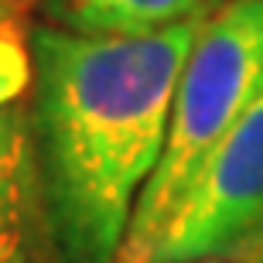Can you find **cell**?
Here are the masks:
<instances>
[{
    "mask_svg": "<svg viewBox=\"0 0 263 263\" xmlns=\"http://www.w3.org/2000/svg\"><path fill=\"white\" fill-rule=\"evenodd\" d=\"M195 263H236V260H195Z\"/></svg>",
    "mask_w": 263,
    "mask_h": 263,
    "instance_id": "6",
    "label": "cell"
},
{
    "mask_svg": "<svg viewBox=\"0 0 263 263\" xmlns=\"http://www.w3.org/2000/svg\"><path fill=\"white\" fill-rule=\"evenodd\" d=\"M263 96V0H226L202 21L175 89L167 144L137 198L117 263L134 260L175 212L205 161Z\"/></svg>",
    "mask_w": 263,
    "mask_h": 263,
    "instance_id": "2",
    "label": "cell"
},
{
    "mask_svg": "<svg viewBox=\"0 0 263 263\" xmlns=\"http://www.w3.org/2000/svg\"><path fill=\"white\" fill-rule=\"evenodd\" d=\"M205 14L140 38L31 28V175L62 263H117Z\"/></svg>",
    "mask_w": 263,
    "mask_h": 263,
    "instance_id": "1",
    "label": "cell"
},
{
    "mask_svg": "<svg viewBox=\"0 0 263 263\" xmlns=\"http://www.w3.org/2000/svg\"><path fill=\"white\" fill-rule=\"evenodd\" d=\"M0 4H10V7H17V4H24V0H0Z\"/></svg>",
    "mask_w": 263,
    "mask_h": 263,
    "instance_id": "7",
    "label": "cell"
},
{
    "mask_svg": "<svg viewBox=\"0 0 263 263\" xmlns=\"http://www.w3.org/2000/svg\"><path fill=\"white\" fill-rule=\"evenodd\" d=\"M263 256V96L212 151L154 239L127 263Z\"/></svg>",
    "mask_w": 263,
    "mask_h": 263,
    "instance_id": "3",
    "label": "cell"
},
{
    "mask_svg": "<svg viewBox=\"0 0 263 263\" xmlns=\"http://www.w3.org/2000/svg\"><path fill=\"white\" fill-rule=\"evenodd\" d=\"M31 31L0 4V263H21L28 233L31 175Z\"/></svg>",
    "mask_w": 263,
    "mask_h": 263,
    "instance_id": "4",
    "label": "cell"
},
{
    "mask_svg": "<svg viewBox=\"0 0 263 263\" xmlns=\"http://www.w3.org/2000/svg\"><path fill=\"white\" fill-rule=\"evenodd\" d=\"M215 0H41L45 24L76 34H157L212 10Z\"/></svg>",
    "mask_w": 263,
    "mask_h": 263,
    "instance_id": "5",
    "label": "cell"
}]
</instances>
